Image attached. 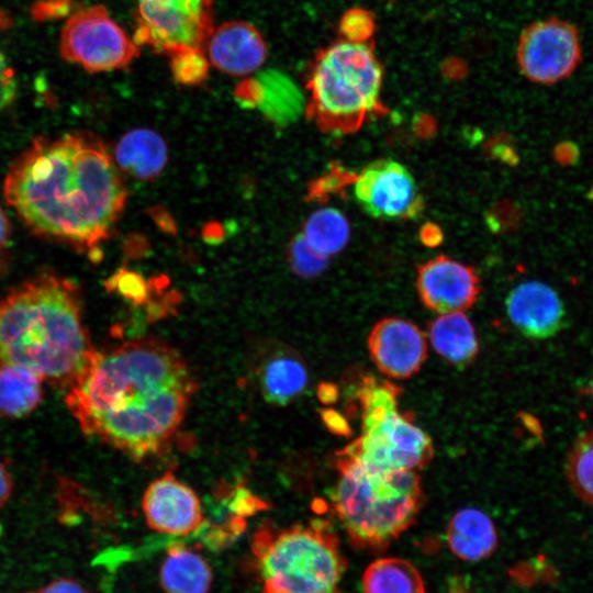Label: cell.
<instances>
[{
    "label": "cell",
    "mask_w": 593,
    "mask_h": 593,
    "mask_svg": "<svg viewBox=\"0 0 593 593\" xmlns=\"http://www.w3.org/2000/svg\"><path fill=\"white\" fill-rule=\"evenodd\" d=\"M317 394L320 400L324 403H331L336 399L335 388L327 383L320 385Z\"/></svg>",
    "instance_id": "cell-40"
},
{
    "label": "cell",
    "mask_w": 593,
    "mask_h": 593,
    "mask_svg": "<svg viewBox=\"0 0 593 593\" xmlns=\"http://www.w3.org/2000/svg\"><path fill=\"white\" fill-rule=\"evenodd\" d=\"M401 389L372 376L356 391L361 411L360 435L337 456L377 471H417L434 456L430 437L399 410Z\"/></svg>",
    "instance_id": "cell-7"
},
{
    "label": "cell",
    "mask_w": 593,
    "mask_h": 593,
    "mask_svg": "<svg viewBox=\"0 0 593 593\" xmlns=\"http://www.w3.org/2000/svg\"><path fill=\"white\" fill-rule=\"evenodd\" d=\"M354 195L369 215L381 220H413L424 199L409 169L393 159L370 163L357 174Z\"/></svg>",
    "instance_id": "cell-11"
},
{
    "label": "cell",
    "mask_w": 593,
    "mask_h": 593,
    "mask_svg": "<svg viewBox=\"0 0 593 593\" xmlns=\"http://www.w3.org/2000/svg\"><path fill=\"white\" fill-rule=\"evenodd\" d=\"M170 71L183 86H197L206 77L210 61L201 46L183 47L170 53Z\"/></svg>",
    "instance_id": "cell-28"
},
{
    "label": "cell",
    "mask_w": 593,
    "mask_h": 593,
    "mask_svg": "<svg viewBox=\"0 0 593 593\" xmlns=\"http://www.w3.org/2000/svg\"><path fill=\"white\" fill-rule=\"evenodd\" d=\"M142 508L147 525L165 535L198 534L206 524L195 492L169 472L149 483Z\"/></svg>",
    "instance_id": "cell-12"
},
{
    "label": "cell",
    "mask_w": 593,
    "mask_h": 593,
    "mask_svg": "<svg viewBox=\"0 0 593 593\" xmlns=\"http://www.w3.org/2000/svg\"><path fill=\"white\" fill-rule=\"evenodd\" d=\"M11 24V19L8 13L0 9V30L5 29Z\"/></svg>",
    "instance_id": "cell-42"
},
{
    "label": "cell",
    "mask_w": 593,
    "mask_h": 593,
    "mask_svg": "<svg viewBox=\"0 0 593 593\" xmlns=\"http://www.w3.org/2000/svg\"><path fill=\"white\" fill-rule=\"evenodd\" d=\"M564 474L573 494L593 506V428L582 432L572 443L564 461Z\"/></svg>",
    "instance_id": "cell-26"
},
{
    "label": "cell",
    "mask_w": 593,
    "mask_h": 593,
    "mask_svg": "<svg viewBox=\"0 0 593 593\" xmlns=\"http://www.w3.org/2000/svg\"><path fill=\"white\" fill-rule=\"evenodd\" d=\"M321 415L328 429L336 434H345L347 424L337 412H334L333 410H325L322 411Z\"/></svg>",
    "instance_id": "cell-37"
},
{
    "label": "cell",
    "mask_w": 593,
    "mask_h": 593,
    "mask_svg": "<svg viewBox=\"0 0 593 593\" xmlns=\"http://www.w3.org/2000/svg\"><path fill=\"white\" fill-rule=\"evenodd\" d=\"M363 593H425L419 571L407 560L384 557L371 562L362 575Z\"/></svg>",
    "instance_id": "cell-24"
},
{
    "label": "cell",
    "mask_w": 593,
    "mask_h": 593,
    "mask_svg": "<svg viewBox=\"0 0 593 593\" xmlns=\"http://www.w3.org/2000/svg\"><path fill=\"white\" fill-rule=\"evenodd\" d=\"M33 593H87V591L78 581L60 578L49 582Z\"/></svg>",
    "instance_id": "cell-35"
},
{
    "label": "cell",
    "mask_w": 593,
    "mask_h": 593,
    "mask_svg": "<svg viewBox=\"0 0 593 593\" xmlns=\"http://www.w3.org/2000/svg\"><path fill=\"white\" fill-rule=\"evenodd\" d=\"M434 350L455 367H466L479 353L475 329L463 312L441 314L428 325Z\"/></svg>",
    "instance_id": "cell-21"
},
{
    "label": "cell",
    "mask_w": 593,
    "mask_h": 593,
    "mask_svg": "<svg viewBox=\"0 0 593 593\" xmlns=\"http://www.w3.org/2000/svg\"><path fill=\"white\" fill-rule=\"evenodd\" d=\"M590 395H591V398L593 400V379L590 382Z\"/></svg>",
    "instance_id": "cell-43"
},
{
    "label": "cell",
    "mask_w": 593,
    "mask_h": 593,
    "mask_svg": "<svg viewBox=\"0 0 593 593\" xmlns=\"http://www.w3.org/2000/svg\"><path fill=\"white\" fill-rule=\"evenodd\" d=\"M161 278L146 280L141 273L121 267L105 281V288L130 301L133 305H148L152 302L154 291L167 288V279L161 280Z\"/></svg>",
    "instance_id": "cell-27"
},
{
    "label": "cell",
    "mask_w": 593,
    "mask_h": 593,
    "mask_svg": "<svg viewBox=\"0 0 593 593\" xmlns=\"http://www.w3.org/2000/svg\"><path fill=\"white\" fill-rule=\"evenodd\" d=\"M419 239L427 247L438 246L444 238L441 228L434 223H425L419 230Z\"/></svg>",
    "instance_id": "cell-36"
},
{
    "label": "cell",
    "mask_w": 593,
    "mask_h": 593,
    "mask_svg": "<svg viewBox=\"0 0 593 593\" xmlns=\"http://www.w3.org/2000/svg\"><path fill=\"white\" fill-rule=\"evenodd\" d=\"M447 544L451 552L465 561L489 557L497 546V534L491 518L473 507L456 512L447 525Z\"/></svg>",
    "instance_id": "cell-19"
},
{
    "label": "cell",
    "mask_w": 593,
    "mask_h": 593,
    "mask_svg": "<svg viewBox=\"0 0 593 593\" xmlns=\"http://www.w3.org/2000/svg\"><path fill=\"white\" fill-rule=\"evenodd\" d=\"M288 259L292 271L304 278L320 275L328 262L327 256L311 247L302 234L291 240Z\"/></svg>",
    "instance_id": "cell-30"
},
{
    "label": "cell",
    "mask_w": 593,
    "mask_h": 593,
    "mask_svg": "<svg viewBox=\"0 0 593 593\" xmlns=\"http://www.w3.org/2000/svg\"><path fill=\"white\" fill-rule=\"evenodd\" d=\"M10 237V223L0 206V251L8 245Z\"/></svg>",
    "instance_id": "cell-39"
},
{
    "label": "cell",
    "mask_w": 593,
    "mask_h": 593,
    "mask_svg": "<svg viewBox=\"0 0 593 593\" xmlns=\"http://www.w3.org/2000/svg\"><path fill=\"white\" fill-rule=\"evenodd\" d=\"M71 8L70 0H41L31 9L36 21H46L64 16Z\"/></svg>",
    "instance_id": "cell-34"
},
{
    "label": "cell",
    "mask_w": 593,
    "mask_h": 593,
    "mask_svg": "<svg viewBox=\"0 0 593 593\" xmlns=\"http://www.w3.org/2000/svg\"><path fill=\"white\" fill-rule=\"evenodd\" d=\"M18 83L15 74L0 51V111L8 108L14 100Z\"/></svg>",
    "instance_id": "cell-33"
},
{
    "label": "cell",
    "mask_w": 593,
    "mask_h": 593,
    "mask_svg": "<svg viewBox=\"0 0 593 593\" xmlns=\"http://www.w3.org/2000/svg\"><path fill=\"white\" fill-rule=\"evenodd\" d=\"M211 29L210 0H137L136 44L170 54L201 46Z\"/></svg>",
    "instance_id": "cell-9"
},
{
    "label": "cell",
    "mask_w": 593,
    "mask_h": 593,
    "mask_svg": "<svg viewBox=\"0 0 593 593\" xmlns=\"http://www.w3.org/2000/svg\"><path fill=\"white\" fill-rule=\"evenodd\" d=\"M13 489L11 475L5 466L0 461V507L9 500Z\"/></svg>",
    "instance_id": "cell-38"
},
{
    "label": "cell",
    "mask_w": 593,
    "mask_h": 593,
    "mask_svg": "<svg viewBox=\"0 0 593 593\" xmlns=\"http://www.w3.org/2000/svg\"><path fill=\"white\" fill-rule=\"evenodd\" d=\"M3 195L35 234L94 259L126 201L109 152L88 133L35 138L10 166Z\"/></svg>",
    "instance_id": "cell-2"
},
{
    "label": "cell",
    "mask_w": 593,
    "mask_h": 593,
    "mask_svg": "<svg viewBox=\"0 0 593 593\" xmlns=\"http://www.w3.org/2000/svg\"><path fill=\"white\" fill-rule=\"evenodd\" d=\"M302 235L311 247L328 257L346 246L350 226L340 211L326 208L314 212L306 220Z\"/></svg>",
    "instance_id": "cell-25"
},
{
    "label": "cell",
    "mask_w": 593,
    "mask_h": 593,
    "mask_svg": "<svg viewBox=\"0 0 593 593\" xmlns=\"http://www.w3.org/2000/svg\"><path fill=\"white\" fill-rule=\"evenodd\" d=\"M60 55L89 72L126 67L137 54V44L100 5L82 8L65 22Z\"/></svg>",
    "instance_id": "cell-8"
},
{
    "label": "cell",
    "mask_w": 593,
    "mask_h": 593,
    "mask_svg": "<svg viewBox=\"0 0 593 593\" xmlns=\"http://www.w3.org/2000/svg\"><path fill=\"white\" fill-rule=\"evenodd\" d=\"M251 553L261 593H340L346 560L328 523L258 527Z\"/></svg>",
    "instance_id": "cell-6"
},
{
    "label": "cell",
    "mask_w": 593,
    "mask_h": 593,
    "mask_svg": "<svg viewBox=\"0 0 593 593\" xmlns=\"http://www.w3.org/2000/svg\"><path fill=\"white\" fill-rule=\"evenodd\" d=\"M338 478L333 511L350 544L361 550L388 548L416 521L424 493L416 471H377L336 455Z\"/></svg>",
    "instance_id": "cell-4"
},
{
    "label": "cell",
    "mask_w": 593,
    "mask_h": 593,
    "mask_svg": "<svg viewBox=\"0 0 593 593\" xmlns=\"http://www.w3.org/2000/svg\"><path fill=\"white\" fill-rule=\"evenodd\" d=\"M96 354L82 322L78 290L70 281L42 273L0 302V362L70 389Z\"/></svg>",
    "instance_id": "cell-3"
},
{
    "label": "cell",
    "mask_w": 593,
    "mask_h": 593,
    "mask_svg": "<svg viewBox=\"0 0 593 593\" xmlns=\"http://www.w3.org/2000/svg\"><path fill=\"white\" fill-rule=\"evenodd\" d=\"M505 309L511 323L532 339L553 337L564 325L566 311L559 294L540 281H525L513 288Z\"/></svg>",
    "instance_id": "cell-16"
},
{
    "label": "cell",
    "mask_w": 593,
    "mask_h": 593,
    "mask_svg": "<svg viewBox=\"0 0 593 593\" xmlns=\"http://www.w3.org/2000/svg\"><path fill=\"white\" fill-rule=\"evenodd\" d=\"M370 358L391 379H409L419 371L427 356L426 338L412 322L400 317L380 320L368 335Z\"/></svg>",
    "instance_id": "cell-14"
},
{
    "label": "cell",
    "mask_w": 593,
    "mask_h": 593,
    "mask_svg": "<svg viewBox=\"0 0 593 593\" xmlns=\"http://www.w3.org/2000/svg\"><path fill=\"white\" fill-rule=\"evenodd\" d=\"M357 172L338 163H332L328 169L307 186L306 199L310 202H325L332 197H340L348 186L355 182Z\"/></svg>",
    "instance_id": "cell-29"
},
{
    "label": "cell",
    "mask_w": 593,
    "mask_h": 593,
    "mask_svg": "<svg viewBox=\"0 0 593 593\" xmlns=\"http://www.w3.org/2000/svg\"><path fill=\"white\" fill-rule=\"evenodd\" d=\"M516 59L527 79L556 83L569 77L581 60L579 32L557 18L534 22L519 36Z\"/></svg>",
    "instance_id": "cell-10"
},
{
    "label": "cell",
    "mask_w": 593,
    "mask_h": 593,
    "mask_svg": "<svg viewBox=\"0 0 593 593\" xmlns=\"http://www.w3.org/2000/svg\"><path fill=\"white\" fill-rule=\"evenodd\" d=\"M418 124V127L416 128V132L419 134V136H430L432 133L435 132V124L430 122V119L427 120H421Z\"/></svg>",
    "instance_id": "cell-41"
},
{
    "label": "cell",
    "mask_w": 593,
    "mask_h": 593,
    "mask_svg": "<svg viewBox=\"0 0 593 593\" xmlns=\"http://www.w3.org/2000/svg\"><path fill=\"white\" fill-rule=\"evenodd\" d=\"M265 508L262 500L246 489L238 488L232 495L228 510L237 517L246 518Z\"/></svg>",
    "instance_id": "cell-32"
},
{
    "label": "cell",
    "mask_w": 593,
    "mask_h": 593,
    "mask_svg": "<svg viewBox=\"0 0 593 593\" xmlns=\"http://www.w3.org/2000/svg\"><path fill=\"white\" fill-rule=\"evenodd\" d=\"M42 379L29 369L0 362V415L21 418L42 402Z\"/></svg>",
    "instance_id": "cell-23"
},
{
    "label": "cell",
    "mask_w": 593,
    "mask_h": 593,
    "mask_svg": "<svg viewBox=\"0 0 593 593\" xmlns=\"http://www.w3.org/2000/svg\"><path fill=\"white\" fill-rule=\"evenodd\" d=\"M159 580L166 593H208L212 571L202 556L175 544L160 566Z\"/></svg>",
    "instance_id": "cell-22"
},
{
    "label": "cell",
    "mask_w": 593,
    "mask_h": 593,
    "mask_svg": "<svg viewBox=\"0 0 593 593\" xmlns=\"http://www.w3.org/2000/svg\"><path fill=\"white\" fill-rule=\"evenodd\" d=\"M236 98L240 104L258 109L280 126L295 122L306 107L299 86L286 72L275 68L260 69L243 81Z\"/></svg>",
    "instance_id": "cell-17"
},
{
    "label": "cell",
    "mask_w": 593,
    "mask_h": 593,
    "mask_svg": "<svg viewBox=\"0 0 593 593\" xmlns=\"http://www.w3.org/2000/svg\"><path fill=\"white\" fill-rule=\"evenodd\" d=\"M258 383L265 400L283 406L301 395L309 382L303 360L293 351H272L258 368Z\"/></svg>",
    "instance_id": "cell-18"
},
{
    "label": "cell",
    "mask_w": 593,
    "mask_h": 593,
    "mask_svg": "<svg viewBox=\"0 0 593 593\" xmlns=\"http://www.w3.org/2000/svg\"><path fill=\"white\" fill-rule=\"evenodd\" d=\"M195 390L175 348L138 338L97 351L66 404L83 433L141 461L169 446Z\"/></svg>",
    "instance_id": "cell-1"
},
{
    "label": "cell",
    "mask_w": 593,
    "mask_h": 593,
    "mask_svg": "<svg viewBox=\"0 0 593 593\" xmlns=\"http://www.w3.org/2000/svg\"><path fill=\"white\" fill-rule=\"evenodd\" d=\"M373 15L366 9L353 8L346 11L339 21L343 40L353 43H367L374 33Z\"/></svg>",
    "instance_id": "cell-31"
},
{
    "label": "cell",
    "mask_w": 593,
    "mask_h": 593,
    "mask_svg": "<svg viewBox=\"0 0 593 593\" xmlns=\"http://www.w3.org/2000/svg\"><path fill=\"white\" fill-rule=\"evenodd\" d=\"M383 69L367 43L336 42L311 69L305 111L325 133L346 135L387 112L380 102Z\"/></svg>",
    "instance_id": "cell-5"
},
{
    "label": "cell",
    "mask_w": 593,
    "mask_h": 593,
    "mask_svg": "<svg viewBox=\"0 0 593 593\" xmlns=\"http://www.w3.org/2000/svg\"><path fill=\"white\" fill-rule=\"evenodd\" d=\"M204 42L210 65L231 76H253L267 57L262 35L244 21H230L211 29Z\"/></svg>",
    "instance_id": "cell-15"
},
{
    "label": "cell",
    "mask_w": 593,
    "mask_h": 593,
    "mask_svg": "<svg viewBox=\"0 0 593 593\" xmlns=\"http://www.w3.org/2000/svg\"><path fill=\"white\" fill-rule=\"evenodd\" d=\"M115 160L130 176L150 180L167 163V147L163 137L149 128H135L125 133L115 147Z\"/></svg>",
    "instance_id": "cell-20"
},
{
    "label": "cell",
    "mask_w": 593,
    "mask_h": 593,
    "mask_svg": "<svg viewBox=\"0 0 593 593\" xmlns=\"http://www.w3.org/2000/svg\"><path fill=\"white\" fill-rule=\"evenodd\" d=\"M416 289L430 311L463 312L477 301L480 280L472 267L441 255L418 266Z\"/></svg>",
    "instance_id": "cell-13"
}]
</instances>
